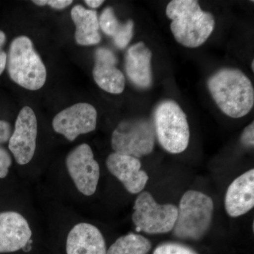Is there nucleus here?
Masks as SVG:
<instances>
[{
  "instance_id": "obj_21",
  "label": "nucleus",
  "mask_w": 254,
  "mask_h": 254,
  "mask_svg": "<svg viewBox=\"0 0 254 254\" xmlns=\"http://www.w3.org/2000/svg\"><path fill=\"white\" fill-rule=\"evenodd\" d=\"M153 254H198L187 246L175 242H167L159 245Z\"/></svg>"
},
{
  "instance_id": "obj_4",
  "label": "nucleus",
  "mask_w": 254,
  "mask_h": 254,
  "mask_svg": "<svg viewBox=\"0 0 254 254\" xmlns=\"http://www.w3.org/2000/svg\"><path fill=\"white\" fill-rule=\"evenodd\" d=\"M63 173L64 187L69 194L81 200L96 193L100 179V167L91 147L87 143L75 147L66 155Z\"/></svg>"
},
{
  "instance_id": "obj_22",
  "label": "nucleus",
  "mask_w": 254,
  "mask_h": 254,
  "mask_svg": "<svg viewBox=\"0 0 254 254\" xmlns=\"http://www.w3.org/2000/svg\"><path fill=\"white\" fill-rule=\"evenodd\" d=\"M13 160L8 150L0 146V180L6 178L12 166Z\"/></svg>"
},
{
  "instance_id": "obj_12",
  "label": "nucleus",
  "mask_w": 254,
  "mask_h": 254,
  "mask_svg": "<svg viewBox=\"0 0 254 254\" xmlns=\"http://www.w3.org/2000/svg\"><path fill=\"white\" fill-rule=\"evenodd\" d=\"M98 113L93 105L80 103L62 110L53 119V130L73 141L80 135L94 131L97 126Z\"/></svg>"
},
{
  "instance_id": "obj_20",
  "label": "nucleus",
  "mask_w": 254,
  "mask_h": 254,
  "mask_svg": "<svg viewBox=\"0 0 254 254\" xmlns=\"http://www.w3.org/2000/svg\"><path fill=\"white\" fill-rule=\"evenodd\" d=\"M133 27L134 24L132 20H128L127 22L121 23L118 31L113 38L115 46L120 49H125L133 37Z\"/></svg>"
},
{
  "instance_id": "obj_25",
  "label": "nucleus",
  "mask_w": 254,
  "mask_h": 254,
  "mask_svg": "<svg viewBox=\"0 0 254 254\" xmlns=\"http://www.w3.org/2000/svg\"><path fill=\"white\" fill-rule=\"evenodd\" d=\"M12 131L10 123L4 120H0V144L9 141Z\"/></svg>"
},
{
  "instance_id": "obj_16",
  "label": "nucleus",
  "mask_w": 254,
  "mask_h": 254,
  "mask_svg": "<svg viewBox=\"0 0 254 254\" xmlns=\"http://www.w3.org/2000/svg\"><path fill=\"white\" fill-rule=\"evenodd\" d=\"M152 53L143 42L128 48L125 55L127 76L135 86L148 88L152 83Z\"/></svg>"
},
{
  "instance_id": "obj_26",
  "label": "nucleus",
  "mask_w": 254,
  "mask_h": 254,
  "mask_svg": "<svg viewBox=\"0 0 254 254\" xmlns=\"http://www.w3.org/2000/svg\"><path fill=\"white\" fill-rule=\"evenodd\" d=\"M7 61V55L2 48H0V75L4 71Z\"/></svg>"
},
{
  "instance_id": "obj_27",
  "label": "nucleus",
  "mask_w": 254,
  "mask_h": 254,
  "mask_svg": "<svg viewBox=\"0 0 254 254\" xmlns=\"http://www.w3.org/2000/svg\"><path fill=\"white\" fill-rule=\"evenodd\" d=\"M85 2L90 7L95 9V8H98L101 6L104 3V1H103V0H86Z\"/></svg>"
},
{
  "instance_id": "obj_11",
  "label": "nucleus",
  "mask_w": 254,
  "mask_h": 254,
  "mask_svg": "<svg viewBox=\"0 0 254 254\" xmlns=\"http://www.w3.org/2000/svg\"><path fill=\"white\" fill-rule=\"evenodd\" d=\"M37 137L36 114L30 107H23L18 113L8 141V148L18 166L26 168L33 161L36 151Z\"/></svg>"
},
{
  "instance_id": "obj_18",
  "label": "nucleus",
  "mask_w": 254,
  "mask_h": 254,
  "mask_svg": "<svg viewBox=\"0 0 254 254\" xmlns=\"http://www.w3.org/2000/svg\"><path fill=\"white\" fill-rule=\"evenodd\" d=\"M151 250L149 240L130 232L119 237L108 249L107 254H148Z\"/></svg>"
},
{
  "instance_id": "obj_7",
  "label": "nucleus",
  "mask_w": 254,
  "mask_h": 254,
  "mask_svg": "<svg viewBox=\"0 0 254 254\" xmlns=\"http://www.w3.org/2000/svg\"><path fill=\"white\" fill-rule=\"evenodd\" d=\"M155 137L163 149L179 154L188 147L190 130L186 114L176 102L163 100L157 105L153 115Z\"/></svg>"
},
{
  "instance_id": "obj_1",
  "label": "nucleus",
  "mask_w": 254,
  "mask_h": 254,
  "mask_svg": "<svg viewBox=\"0 0 254 254\" xmlns=\"http://www.w3.org/2000/svg\"><path fill=\"white\" fill-rule=\"evenodd\" d=\"M48 225L63 234L65 254H107L106 242L99 227L50 193L44 204Z\"/></svg>"
},
{
  "instance_id": "obj_3",
  "label": "nucleus",
  "mask_w": 254,
  "mask_h": 254,
  "mask_svg": "<svg viewBox=\"0 0 254 254\" xmlns=\"http://www.w3.org/2000/svg\"><path fill=\"white\" fill-rule=\"evenodd\" d=\"M166 15L172 22L175 40L187 48H198L213 33L215 21L213 15L205 12L195 0H173L166 7Z\"/></svg>"
},
{
  "instance_id": "obj_15",
  "label": "nucleus",
  "mask_w": 254,
  "mask_h": 254,
  "mask_svg": "<svg viewBox=\"0 0 254 254\" xmlns=\"http://www.w3.org/2000/svg\"><path fill=\"white\" fill-rule=\"evenodd\" d=\"M254 206V170L237 177L227 189L225 198L227 213L237 218L250 212Z\"/></svg>"
},
{
  "instance_id": "obj_28",
  "label": "nucleus",
  "mask_w": 254,
  "mask_h": 254,
  "mask_svg": "<svg viewBox=\"0 0 254 254\" xmlns=\"http://www.w3.org/2000/svg\"><path fill=\"white\" fill-rule=\"evenodd\" d=\"M6 42V35L2 31H0V48H2Z\"/></svg>"
},
{
  "instance_id": "obj_23",
  "label": "nucleus",
  "mask_w": 254,
  "mask_h": 254,
  "mask_svg": "<svg viewBox=\"0 0 254 254\" xmlns=\"http://www.w3.org/2000/svg\"><path fill=\"white\" fill-rule=\"evenodd\" d=\"M33 2L39 6L49 5L55 9H63L72 4L71 0H34Z\"/></svg>"
},
{
  "instance_id": "obj_8",
  "label": "nucleus",
  "mask_w": 254,
  "mask_h": 254,
  "mask_svg": "<svg viewBox=\"0 0 254 254\" xmlns=\"http://www.w3.org/2000/svg\"><path fill=\"white\" fill-rule=\"evenodd\" d=\"M31 207L26 202L21 208L0 211V254L26 250L41 231Z\"/></svg>"
},
{
  "instance_id": "obj_2",
  "label": "nucleus",
  "mask_w": 254,
  "mask_h": 254,
  "mask_svg": "<svg viewBox=\"0 0 254 254\" xmlns=\"http://www.w3.org/2000/svg\"><path fill=\"white\" fill-rule=\"evenodd\" d=\"M207 84L218 108L230 118H243L253 108V85L241 70L222 68L209 78Z\"/></svg>"
},
{
  "instance_id": "obj_17",
  "label": "nucleus",
  "mask_w": 254,
  "mask_h": 254,
  "mask_svg": "<svg viewBox=\"0 0 254 254\" xmlns=\"http://www.w3.org/2000/svg\"><path fill=\"white\" fill-rule=\"evenodd\" d=\"M71 16L76 26L75 40L80 46H93L101 40L99 20L96 11L87 9L81 5L72 8Z\"/></svg>"
},
{
  "instance_id": "obj_29",
  "label": "nucleus",
  "mask_w": 254,
  "mask_h": 254,
  "mask_svg": "<svg viewBox=\"0 0 254 254\" xmlns=\"http://www.w3.org/2000/svg\"><path fill=\"white\" fill-rule=\"evenodd\" d=\"M252 70H253V71H254V60H253V61H252Z\"/></svg>"
},
{
  "instance_id": "obj_14",
  "label": "nucleus",
  "mask_w": 254,
  "mask_h": 254,
  "mask_svg": "<svg viewBox=\"0 0 254 254\" xmlns=\"http://www.w3.org/2000/svg\"><path fill=\"white\" fill-rule=\"evenodd\" d=\"M95 63L93 76L95 83L101 89L112 94H120L125 88V77L117 68L116 56L107 48H100L95 51Z\"/></svg>"
},
{
  "instance_id": "obj_19",
  "label": "nucleus",
  "mask_w": 254,
  "mask_h": 254,
  "mask_svg": "<svg viewBox=\"0 0 254 254\" xmlns=\"http://www.w3.org/2000/svg\"><path fill=\"white\" fill-rule=\"evenodd\" d=\"M98 20L102 31L112 38L115 36L121 25L115 16L113 8L110 6L103 10Z\"/></svg>"
},
{
  "instance_id": "obj_24",
  "label": "nucleus",
  "mask_w": 254,
  "mask_h": 254,
  "mask_svg": "<svg viewBox=\"0 0 254 254\" xmlns=\"http://www.w3.org/2000/svg\"><path fill=\"white\" fill-rule=\"evenodd\" d=\"M241 142L247 148H253L254 145V123L248 125L241 136Z\"/></svg>"
},
{
  "instance_id": "obj_9",
  "label": "nucleus",
  "mask_w": 254,
  "mask_h": 254,
  "mask_svg": "<svg viewBox=\"0 0 254 254\" xmlns=\"http://www.w3.org/2000/svg\"><path fill=\"white\" fill-rule=\"evenodd\" d=\"M177 217L176 205L160 204L149 192L142 191L135 200L131 219L137 231L160 235L173 230Z\"/></svg>"
},
{
  "instance_id": "obj_10",
  "label": "nucleus",
  "mask_w": 254,
  "mask_h": 254,
  "mask_svg": "<svg viewBox=\"0 0 254 254\" xmlns=\"http://www.w3.org/2000/svg\"><path fill=\"white\" fill-rule=\"evenodd\" d=\"M155 141L153 123L144 119H133L119 124L112 134L111 145L115 153L139 159L153 152Z\"/></svg>"
},
{
  "instance_id": "obj_13",
  "label": "nucleus",
  "mask_w": 254,
  "mask_h": 254,
  "mask_svg": "<svg viewBox=\"0 0 254 254\" xmlns=\"http://www.w3.org/2000/svg\"><path fill=\"white\" fill-rule=\"evenodd\" d=\"M106 167L109 173L131 194L143 191L149 180L148 174L141 170L139 159L130 155L113 152L106 159Z\"/></svg>"
},
{
  "instance_id": "obj_5",
  "label": "nucleus",
  "mask_w": 254,
  "mask_h": 254,
  "mask_svg": "<svg viewBox=\"0 0 254 254\" xmlns=\"http://www.w3.org/2000/svg\"><path fill=\"white\" fill-rule=\"evenodd\" d=\"M213 211L210 196L198 190H187L177 208L174 236L181 240H200L211 226Z\"/></svg>"
},
{
  "instance_id": "obj_6",
  "label": "nucleus",
  "mask_w": 254,
  "mask_h": 254,
  "mask_svg": "<svg viewBox=\"0 0 254 254\" xmlns=\"http://www.w3.org/2000/svg\"><path fill=\"white\" fill-rule=\"evenodd\" d=\"M6 64L10 78L20 86L37 91L44 86L46 66L28 37L19 36L13 40Z\"/></svg>"
}]
</instances>
